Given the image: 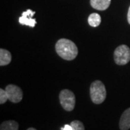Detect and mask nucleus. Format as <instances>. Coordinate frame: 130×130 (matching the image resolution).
Listing matches in <instances>:
<instances>
[{
	"label": "nucleus",
	"instance_id": "f257e3e1",
	"mask_svg": "<svg viewBox=\"0 0 130 130\" xmlns=\"http://www.w3.org/2000/svg\"><path fill=\"white\" fill-rule=\"evenodd\" d=\"M55 49L61 58L67 61L73 60L78 54V48L76 44L67 38H61L56 42Z\"/></svg>",
	"mask_w": 130,
	"mask_h": 130
},
{
	"label": "nucleus",
	"instance_id": "f03ea898",
	"mask_svg": "<svg viewBox=\"0 0 130 130\" xmlns=\"http://www.w3.org/2000/svg\"><path fill=\"white\" fill-rule=\"evenodd\" d=\"M90 94L91 100L95 104L102 103L106 98V87L101 81L95 80L92 83L90 88Z\"/></svg>",
	"mask_w": 130,
	"mask_h": 130
},
{
	"label": "nucleus",
	"instance_id": "7ed1b4c3",
	"mask_svg": "<svg viewBox=\"0 0 130 130\" xmlns=\"http://www.w3.org/2000/svg\"><path fill=\"white\" fill-rule=\"evenodd\" d=\"M61 106L67 111H72L74 108L76 98L74 94L68 89L62 90L59 93Z\"/></svg>",
	"mask_w": 130,
	"mask_h": 130
},
{
	"label": "nucleus",
	"instance_id": "20e7f679",
	"mask_svg": "<svg viewBox=\"0 0 130 130\" xmlns=\"http://www.w3.org/2000/svg\"><path fill=\"white\" fill-rule=\"evenodd\" d=\"M114 61L117 65H125L130 61V48L126 45H121L113 53Z\"/></svg>",
	"mask_w": 130,
	"mask_h": 130
},
{
	"label": "nucleus",
	"instance_id": "39448f33",
	"mask_svg": "<svg viewBox=\"0 0 130 130\" xmlns=\"http://www.w3.org/2000/svg\"><path fill=\"white\" fill-rule=\"evenodd\" d=\"M5 90L7 93L9 101L16 103L20 102L22 101L23 97V93L20 87L15 85L10 84L6 87Z\"/></svg>",
	"mask_w": 130,
	"mask_h": 130
},
{
	"label": "nucleus",
	"instance_id": "423d86ee",
	"mask_svg": "<svg viewBox=\"0 0 130 130\" xmlns=\"http://www.w3.org/2000/svg\"><path fill=\"white\" fill-rule=\"evenodd\" d=\"M35 13V11H32L30 9H27L26 11L23 12L21 17H20L19 23L22 25H27L30 28H34L37 23L36 19L32 18Z\"/></svg>",
	"mask_w": 130,
	"mask_h": 130
},
{
	"label": "nucleus",
	"instance_id": "0eeeda50",
	"mask_svg": "<svg viewBox=\"0 0 130 130\" xmlns=\"http://www.w3.org/2000/svg\"><path fill=\"white\" fill-rule=\"evenodd\" d=\"M119 128L121 130L130 129V108H127L122 113L119 121Z\"/></svg>",
	"mask_w": 130,
	"mask_h": 130
},
{
	"label": "nucleus",
	"instance_id": "6e6552de",
	"mask_svg": "<svg viewBox=\"0 0 130 130\" xmlns=\"http://www.w3.org/2000/svg\"><path fill=\"white\" fill-rule=\"evenodd\" d=\"M111 2V0H90V5L94 9L103 11L109 7Z\"/></svg>",
	"mask_w": 130,
	"mask_h": 130
},
{
	"label": "nucleus",
	"instance_id": "1a4fd4ad",
	"mask_svg": "<svg viewBox=\"0 0 130 130\" xmlns=\"http://www.w3.org/2000/svg\"><path fill=\"white\" fill-rule=\"evenodd\" d=\"M12 61V55L9 51L1 48L0 49V66L8 65Z\"/></svg>",
	"mask_w": 130,
	"mask_h": 130
},
{
	"label": "nucleus",
	"instance_id": "9d476101",
	"mask_svg": "<svg viewBox=\"0 0 130 130\" xmlns=\"http://www.w3.org/2000/svg\"><path fill=\"white\" fill-rule=\"evenodd\" d=\"M18 123L12 120L4 121L0 126V130H18Z\"/></svg>",
	"mask_w": 130,
	"mask_h": 130
},
{
	"label": "nucleus",
	"instance_id": "9b49d317",
	"mask_svg": "<svg viewBox=\"0 0 130 130\" xmlns=\"http://www.w3.org/2000/svg\"><path fill=\"white\" fill-rule=\"evenodd\" d=\"M88 20L89 25L90 26L95 28V27L99 26L101 23V17L98 13H92L89 15Z\"/></svg>",
	"mask_w": 130,
	"mask_h": 130
},
{
	"label": "nucleus",
	"instance_id": "f8f14e48",
	"mask_svg": "<svg viewBox=\"0 0 130 130\" xmlns=\"http://www.w3.org/2000/svg\"><path fill=\"white\" fill-rule=\"evenodd\" d=\"M71 126H72L73 130H85L83 124L80 121L78 120H74L71 122Z\"/></svg>",
	"mask_w": 130,
	"mask_h": 130
},
{
	"label": "nucleus",
	"instance_id": "ddd939ff",
	"mask_svg": "<svg viewBox=\"0 0 130 130\" xmlns=\"http://www.w3.org/2000/svg\"><path fill=\"white\" fill-rule=\"evenodd\" d=\"M7 100H9V99H8V95H7L6 90L1 88L0 89V103L3 104V103H6Z\"/></svg>",
	"mask_w": 130,
	"mask_h": 130
},
{
	"label": "nucleus",
	"instance_id": "4468645a",
	"mask_svg": "<svg viewBox=\"0 0 130 130\" xmlns=\"http://www.w3.org/2000/svg\"><path fill=\"white\" fill-rule=\"evenodd\" d=\"M61 130H73L72 129V126H71V124H66L64 125V127H61Z\"/></svg>",
	"mask_w": 130,
	"mask_h": 130
},
{
	"label": "nucleus",
	"instance_id": "2eb2a0df",
	"mask_svg": "<svg viewBox=\"0 0 130 130\" xmlns=\"http://www.w3.org/2000/svg\"><path fill=\"white\" fill-rule=\"evenodd\" d=\"M127 20H128V23L130 25V6L129 7V10H128V13H127Z\"/></svg>",
	"mask_w": 130,
	"mask_h": 130
},
{
	"label": "nucleus",
	"instance_id": "dca6fc26",
	"mask_svg": "<svg viewBox=\"0 0 130 130\" xmlns=\"http://www.w3.org/2000/svg\"><path fill=\"white\" fill-rule=\"evenodd\" d=\"M27 130H36L35 128H32V127H30V128H28Z\"/></svg>",
	"mask_w": 130,
	"mask_h": 130
}]
</instances>
